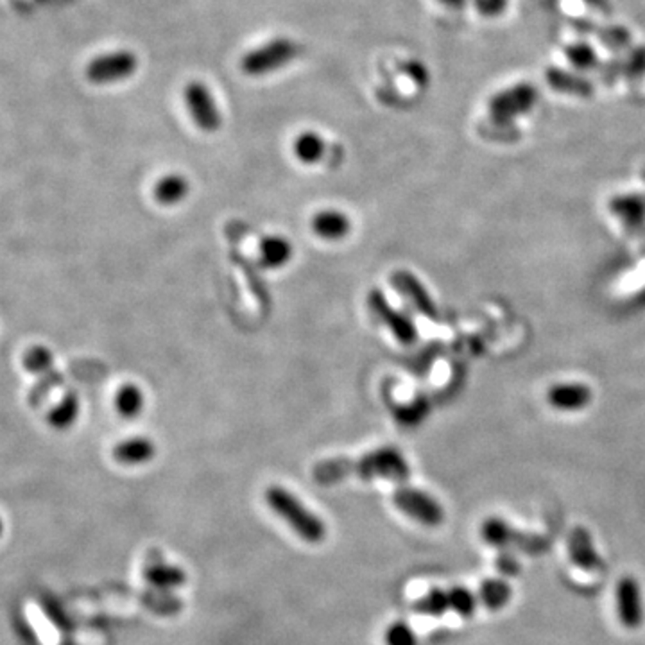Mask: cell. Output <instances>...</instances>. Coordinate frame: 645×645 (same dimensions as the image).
I'll list each match as a JSON object with an SVG mask.
<instances>
[{
	"mask_svg": "<svg viewBox=\"0 0 645 645\" xmlns=\"http://www.w3.org/2000/svg\"><path fill=\"white\" fill-rule=\"evenodd\" d=\"M411 468L404 454L395 447H383L364 454L359 459H327L314 466L312 479L318 484L328 486L346 479H385V480H406L409 479Z\"/></svg>",
	"mask_w": 645,
	"mask_h": 645,
	"instance_id": "obj_1",
	"label": "cell"
},
{
	"mask_svg": "<svg viewBox=\"0 0 645 645\" xmlns=\"http://www.w3.org/2000/svg\"><path fill=\"white\" fill-rule=\"evenodd\" d=\"M268 505L305 542L319 544L327 538V526L321 516L310 511L294 493L284 486H270L266 489Z\"/></svg>",
	"mask_w": 645,
	"mask_h": 645,
	"instance_id": "obj_2",
	"label": "cell"
},
{
	"mask_svg": "<svg viewBox=\"0 0 645 645\" xmlns=\"http://www.w3.org/2000/svg\"><path fill=\"white\" fill-rule=\"evenodd\" d=\"M300 45L291 38H275L270 40L266 45L256 47L249 52H246L240 58V70L246 76L258 77V76H268L291 61H294L300 54Z\"/></svg>",
	"mask_w": 645,
	"mask_h": 645,
	"instance_id": "obj_3",
	"label": "cell"
},
{
	"mask_svg": "<svg viewBox=\"0 0 645 645\" xmlns=\"http://www.w3.org/2000/svg\"><path fill=\"white\" fill-rule=\"evenodd\" d=\"M480 538L489 547L502 551L509 547H519L528 554H536L549 549V542L545 538L538 535H524L519 529H514L511 524H507L504 519H498V516H491V519H486L482 522Z\"/></svg>",
	"mask_w": 645,
	"mask_h": 645,
	"instance_id": "obj_4",
	"label": "cell"
},
{
	"mask_svg": "<svg viewBox=\"0 0 645 645\" xmlns=\"http://www.w3.org/2000/svg\"><path fill=\"white\" fill-rule=\"evenodd\" d=\"M395 505L406 512L411 520L427 526L436 528L443 524L445 520V511L441 504L429 493L413 488V486H402L393 493Z\"/></svg>",
	"mask_w": 645,
	"mask_h": 645,
	"instance_id": "obj_5",
	"label": "cell"
},
{
	"mask_svg": "<svg viewBox=\"0 0 645 645\" xmlns=\"http://www.w3.org/2000/svg\"><path fill=\"white\" fill-rule=\"evenodd\" d=\"M139 69V58L132 51H113L93 58L86 65V79L93 85H108L132 77Z\"/></svg>",
	"mask_w": 645,
	"mask_h": 645,
	"instance_id": "obj_6",
	"label": "cell"
},
{
	"mask_svg": "<svg viewBox=\"0 0 645 645\" xmlns=\"http://www.w3.org/2000/svg\"><path fill=\"white\" fill-rule=\"evenodd\" d=\"M183 99L201 132L215 133L222 124V115L206 85L201 81H190L183 90Z\"/></svg>",
	"mask_w": 645,
	"mask_h": 645,
	"instance_id": "obj_7",
	"label": "cell"
},
{
	"mask_svg": "<svg viewBox=\"0 0 645 645\" xmlns=\"http://www.w3.org/2000/svg\"><path fill=\"white\" fill-rule=\"evenodd\" d=\"M367 305L400 343L413 344L418 339V332H416V327L413 325V321L406 314L399 312L397 309H393L390 303H387L382 291H378V289L369 291Z\"/></svg>",
	"mask_w": 645,
	"mask_h": 645,
	"instance_id": "obj_8",
	"label": "cell"
},
{
	"mask_svg": "<svg viewBox=\"0 0 645 645\" xmlns=\"http://www.w3.org/2000/svg\"><path fill=\"white\" fill-rule=\"evenodd\" d=\"M617 615L624 627L636 629L643 622V599L640 583L633 576L622 577L615 586Z\"/></svg>",
	"mask_w": 645,
	"mask_h": 645,
	"instance_id": "obj_9",
	"label": "cell"
},
{
	"mask_svg": "<svg viewBox=\"0 0 645 645\" xmlns=\"http://www.w3.org/2000/svg\"><path fill=\"white\" fill-rule=\"evenodd\" d=\"M144 579L157 590L167 592L180 588L187 583V574L176 567L169 565L160 551H149L144 561Z\"/></svg>",
	"mask_w": 645,
	"mask_h": 645,
	"instance_id": "obj_10",
	"label": "cell"
},
{
	"mask_svg": "<svg viewBox=\"0 0 645 645\" xmlns=\"http://www.w3.org/2000/svg\"><path fill=\"white\" fill-rule=\"evenodd\" d=\"M567 551H568L570 561L574 565H577L581 570L593 572V570H601L604 567V561L595 549L593 536L585 528H574L568 533Z\"/></svg>",
	"mask_w": 645,
	"mask_h": 645,
	"instance_id": "obj_11",
	"label": "cell"
},
{
	"mask_svg": "<svg viewBox=\"0 0 645 645\" xmlns=\"http://www.w3.org/2000/svg\"><path fill=\"white\" fill-rule=\"evenodd\" d=\"M391 282L413 303V307L420 314H423L425 318H431V319L438 318V309H436L431 294L427 293L423 284L413 273L395 271L391 277Z\"/></svg>",
	"mask_w": 645,
	"mask_h": 645,
	"instance_id": "obj_12",
	"label": "cell"
},
{
	"mask_svg": "<svg viewBox=\"0 0 645 645\" xmlns=\"http://www.w3.org/2000/svg\"><path fill=\"white\" fill-rule=\"evenodd\" d=\"M549 404L560 411H579L592 400L590 387L583 383H558L547 395Z\"/></svg>",
	"mask_w": 645,
	"mask_h": 645,
	"instance_id": "obj_13",
	"label": "cell"
},
{
	"mask_svg": "<svg viewBox=\"0 0 645 645\" xmlns=\"http://www.w3.org/2000/svg\"><path fill=\"white\" fill-rule=\"evenodd\" d=\"M157 454V447L149 438H129L115 445L113 448V459L120 464L127 466H137L149 463Z\"/></svg>",
	"mask_w": 645,
	"mask_h": 645,
	"instance_id": "obj_14",
	"label": "cell"
},
{
	"mask_svg": "<svg viewBox=\"0 0 645 645\" xmlns=\"http://www.w3.org/2000/svg\"><path fill=\"white\" fill-rule=\"evenodd\" d=\"M312 230L316 235L327 240H339L351 230V222L346 214L339 210H323L314 215Z\"/></svg>",
	"mask_w": 645,
	"mask_h": 645,
	"instance_id": "obj_15",
	"label": "cell"
},
{
	"mask_svg": "<svg viewBox=\"0 0 645 645\" xmlns=\"http://www.w3.org/2000/svg\"><path fill=\"white\" fill-rule=\"evenodd\" d=\"M293 256V246L280 235H270L261 242V262L264 268L277 270L286 266Z\"/></svg>",
	"mask_w": 645,
	"mask_h": 645,
	"instance_id": "obj_16",
	"label": "cell"
},
{
	"mask_svg": "<svg viewBox=\"0 0 645 645\" xmlns=\"http://www.w3.org/2000/svg\"><path fill=\"white\" fill-rule=\"evenodd\" d=\"M511 595H512V590L504 579L491 577V579H486L480 583L477 599L484 608H488L491 611H498L509 604Z\"/></svg>",
	"mask_w": 645,
	"mask_h": 645,
	"instance_id": "obj_17",
	"label": "cell"
},
{
	"mask_svg": "<svg viewBox=\"0 0 645 645\" xmlns=\"http://www.w3.org/2000/svg\"><path fill=\"white\" fill-rule=\"evenodd\" d=\"M611 212L624 221L625 226L636 228L645 222V198L641 196H620L611 201Z\"/></svg>",
	"mask_w": 645,
	"mask_h": 645,
	"instance_id": "obj_18",
	"label": "cell"
},
{
	"mask_svg": "<svg viewBox=\"0 0 645 645\" xmlns=\"http://www.w3.org/2000/svg\"><path fill=\"white\" fill-rule=\"evenodd\" d=\"M79 411H81V404H79V397L76 393H67L49 413L47 422L51 423L52 429L56 431H67L70 429L77 418H79Z\"/></svg>",
	"mask_w": 645,
	"mask_h": 645,
	"instance_id": "obj_19",
	"label": "cell"
},
{
	"mask_svg": "<svg viewBox=\"0 0 645 645\" xmlns=\"http://www.w3.org/2000/svg\"><path fill=\"white\" fill-rule=\"evenodd\" d=\"M190 190L189 180L183 178L181 174H169L165 178H162L157 185H155V199L160 205L171 206V205H178Z\"/></svg>",
	"mask_w": 645,
	"mask_h": 645,
	"instance_id": "obj_20",
	"label": "cell"
},
{
	"mask_svg": "<svg viewBox=\"0 0 645 645\" xmlns=\"http://www.w3.org/2000/svg\"><path fill=\"white\" fill-rule=\"evenodd\" d=\"M115 407L122 418L127 420L137 418L144 409V393L139 390V385L135 383L122 385L115 397Z\"/></svg>",
	"mask_w": 645,
	"mask_h": 645,
	"instance_id": "obj_21",
	"label": "cell"
},
{
	"mask_svg": "<svg viewBox=\"0 0 645 645\" xmlns=\"http://www.w3.org/2000/svg\"><path fill=\"white\" fill-rule=\"evenodd\" d=\"M294 155L300 162L303 164H318L323 155H325V141L314 133V132H305L302 135L296 137L294 141Z\"/></svg>",
	"mask_w": 645,
	"mask_h": 645,
	"instance_id": "obj_22",
	"label": "cell"
},
{
	"mask_svg": "<svg viewBox=\"0 0 645 645\" xmlns=\"http://www.w3.org/2000/svg\"><path fill=\"white\" fill-rule=\"evenodd\" d=\"M415 609L422 615H431V617H441L447 611H450V599H448V590L445 588H432L431 592H427L423 597H420L415 602Z\"/></svg>",
	"mask_w": 645,
	"mask_h": 645,
	"instance_id": "obj_23",
	"label": "cell"
},
{
	"mask_svg": "<svg viewBox=\"0 0 645 645\" xmlns=\"http://www.w3.org/2000/svg\"><path fill=\"white\" fill-rule=\"evenodd\" d=\"M24 366L38 376L49 375L54 371V353L47 346H33L24 355Z\"/></svg>",
	"mask_w": 645,
	"mask_h": 645,
	"instance_id": "obj_24",
	"label": "cell"
},
{
	"mask_svg": "<svg viewBox=\"0 0 645 645\" xmlns=\"http://www.w3.org/2000/svg\"><path fill=\"white\" fill-rule=\"evenodd\" d=\"M448 599H450V611L457 613L463 618H468L477 609V595L470 592L466 586H452L448 588Z\"/></svg>",
	"mask_w": 645,
	"mask_h": 645,
	"instance_id": "obj_25",
	"label": "cell"
},
{
	"mask_svg": "<svg viewBox=\"0 0 645 645\" xmlns=\"http://www.w3.org/2000/svg\"><path fill=\"white\" fill-rule=\"evenodd\" d=\"M385 645H418V636L407 622H395L383 633Z\"/></svg>",
	"mask_w": 645,
	"mask_h": 645,
	"instance_id": "obj_26",
	"label": "cell"
},
{
	"mask_svg": "<svg viewBox=\"0 0 645 645\" xmlns=\"http://www.w3.org/2000/svg\"><path fill=\"white\" fill-rule=\"evenodd\" d=\"M496 568L500 574L504 576H519L520 572V563L514 560V556L511 552H502L496 558Z\"/></svg>",
	"mask_w": 645,
	"mask_h": 645,
	"instance_id": "obj_27",
	"label": "cell"
},
{
	"mask_svg": "<svg viewBox=\"0 0 645 645\" xmlns=\"http://www.w3.org/2000/svg\"><path fill=\"white\" fill-rule=\"evenodd\" d=\"M3 533H4V524H3V519H0V538H3Z\"/></svg>",
	"mask_w": 645,
	"mask_h": 645,
	"instance_id": "obj_28",
	"label": "cell"
}]
</instances>
